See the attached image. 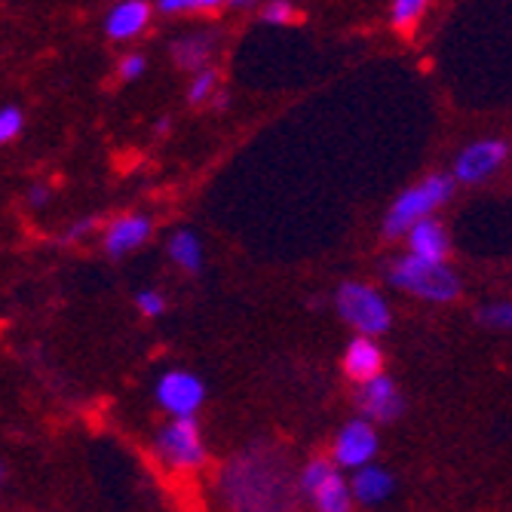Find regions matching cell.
Masks as SVG:
<instances>
[{
	"label": "cell",
	"mask_w": 512,
	"mask_h": 512,
	"mask_svg": "<svg viewBox=\"0 0 512 512\" xmlns=\"http://www.w3.org/2000/svg\"><path fill=\"white\" fill-rule=\"evenodd\" d=\"M221 488L240 509H273L286 494V467L270 454H246L227 467Z\"/></svg>",
	"instance_id": "1"
},
{
	"label": "cell",
	"mask_w": 512,
	"mask_h": 512,
	"mask_svg": "<svg viewBox=\"0 0 512 512\" xmlns=\"http://www.w3.org/2000/svg\"><path fill=\"white\" fill-rule=\"evenodd\" d=\"M390 283L402 292H411L424 301H454L460 295V279L445 261H430L421 255H402L390 264Z\"/></svg>",
	"instance_id": "2"
},
{
	"label": "cell",
	"mask_w": 512,
	"mask_h": 512,
	"mask_svg": "<svg viewBox=\"0 0 512 512\" xmlns=\"http://www.w3.org/2000/svg\"><path fill=\"white\" fill-rule=\"evenodd\" d=\"M454 181H457V175H427L421 184L402 191L384 218V234L390 240L405 237L417 221L433 215L442 203H448L454 197Z\"/></svg>",
	"instance_id": "3"
},
{
	"label": "cell",
	"mask_w": 512,
	"mask_h": 512,
	"mask_svg": "<svg viewBox=\"0 0 512 512\" xmlns=\"http://www.w3.org/2000/svg\"><path fill=\"white\" fill-rule=\"evenodd\" d=\"M338 313L359 335H381L390 329V307L378 289L365 283H344L338 289Z\"/></svg>",
	"instance_id": "4"
},
{
	"label": "cell",
	"mask_w": 512,
	"mask_h": 512,
	"mask_svg": "<svg viewBox=\"0 0 512 512\" xmlns=\"http://www.w3.org/2000/svg\"><path fill=\"white\" fill-rule=\"evenodd\" d=\"M157 451L172 470H200L206 463V445L200 439V427L194 421V414L175 417L166 430H160Z\"/></svg>",
	"instance_id": "5"
},
{
	"label": "cell",
	"mask_w": 512,
	"mask_h": 512,
	"mask_svg": "<svg viewBox=\"0 0 512 512\" xmlns=\"http://www.w3.org/2000/svg\"><path fill=\"white\" fill-rule=\"evenodd\" d=\"M509 157V145L500 142V138H482V142H473L470 148H463L457 163H454V175L463 184H479L485 178H491L503 160Z\"/></svg>",
	"instance_id": "6"
},
{
	"label": "cell",
	"mask_w": 512,
	"mask_h": 512,
	"mask_svg": "<svg viewBox=\"0 0 512 512\" xmlns=\"http://www.w3.org/2000/svg\"><path fill=\"white\" fill-rule=\"evenodd\" d=\"M203 399H206V387L197 375H191V371H169V375H163L157 384V402L172 417L194 414L203 405Z\"/></svg>",
	"instance_id": "7"
},
{
	"label": "cell",
	"mask_w": 512,
	"mask_h": 512,
	"mask_svg": "<svg viewBox=\"0 0 512 512\" xmlns=\"http://www.w3.org/2000/svg\"><path fill=\"white\" fill-rule=\"evenodd\" d=\"M375 454H378V433L368 424V417L350 421L335 439V463L344 470L365 467V463L375 460Z\"/></svg>",
	"instance_id": "8"
},
{
	"label": "cell",
	"mask_w": 512,
	"mask_h": 512,
	"mask_svg": "<svg viewBox=\"0 0 512 512\" xmlns=\"http://www.w3.org/2000/svg\"><path fill=\"white\" fill-rule=\"evenodd\" d=\"M359 408L368 421H378V424H393L396 417L405 411V399L399 396L396 384L384 375H375L371 381L362 384L359 390Z\"/></svg>",
	"instance_id": "9"
},
{
	"label": "cell",
	"mask_w": 512,
	"mask_h": 512,
	"mask_svg": "<svg viewBox=\"0 0 512 512\" xmlns=\"http://www.w3.org/2000/svg\"><path fill=\"white\" fill-rule=\"evenodd\" d=\"M151 237V218L145 215H120L105 230V252L111 258H123L135 246H142Z\"/></svg>",
	"instance_id": "10"
},
{
	"label": "cell",
	"mask_w": 512,
	"mask_h": 512,
	"mask_svg": "<svg viewBox=\"0 0 512 512\" xmlns=\"http://www.w3.org/2000/svg\"><path fill=\"white\" fill-rule=\"evenodd\" d=\"M344 371L359 384L381 375V371H384V353H381V347L375 341H371V335H359V338H353L347 344Z\"/></svg>",
	"instance_id": "11"
},
{
	"label": "cell",
	"mask_w": 512,
	"mask_h": 512,
	"mask_svg": "<svg viewBox=\"0 0 512 512\" xmlns=\"http://www.w3.org/2000/svg\"><path fill=\"white\" fill-rule=\"evenodd\" d=\"M151 22V7L145 4V0H123V4H117L108 19H105V31L108 37L114 40H129L135 34H142Z\"/></svg>",
	"instance_id": "12"
},
{
	"label": "cell",
	"mask_w": 512,
	"mask_h": 512,
	"mask_svg": "<svg viewBox=\"0 0 512 512\" xmlns=\"http://www.w3.org/2000/svg\"><path fill=\"white\" fill-rule=\"evenodd\" d=\"M408 249L421 258H430V261H445L448 255V234L445 227L436 221V218H421L411 230H408Z\"/></svg>",
	"instance_id": "13"
},
{
	"label": "cell",
	"mask_w": 512,
	"mask_h": 512,
	"mask_svg": "<svg viewBox=\"0 0 512 512\" xmlns=\"http://www.w3.org/2000/svg\"><path fill=\"white\" fill-rule=\"evenodd\" d=\"M350 488H353V500L356 503H362V506H378V503L390 500L396 482H393V476L387 470L365 463V467H359V473L353 476Z\"/></svg>",
	"instance_id": "14"
},
{
	"label": "cell",
	"mask_w": 512,
	"mask_h": 512,
	"mask_svg": "<svg viewBox=\"0 0 512 512\" xmlns=\"http://www.w3.org/2000/svg\"><path fill=\"white\" fill-rule=\"evenodd\" d=\"M313 503L322 512H347L353 506V488L344 482V476L335 470L329 479H325L316 491H313Z\"/></svg>",
	"instance_id": "15"
},
{
	"label": "cell",
	"mask_w": 512,
	"mask_h": 512,
	"mask_svg": "<svg viewBox=\"0 0 512 512\" xmlns=\"http://www.w3.org/2000/svg\"><path fill=\"white\" fill-rule=\"evenodd\" d=\"M169 255L181 270H188V273H197L203 267V246L191 230H175L169 240Z\"/></svg>",
	"instance_id": "16"
},
{
	"label": "cell",
	"mask_w": 512,
	"mask_h": 512,
	"mask_svg": "<svg viewBox=\"0 0 512 512\" xmlns=\"http://www.w3.org/2000/svg\"><path fill=\"white\" fill-rule=\"evenodd\" d=\"M172 56H175V65L178 68H184V71H200L203 62L212 56V40L209 37H200V34L181 37L172 46Z\"/></svg>",
	"instance_id": "17"
},
{
	"label": "cell",
	"mask_w": 512,
	"mask_h": 512,
	"mask_svg": "<svg viewBox=\"0 0 512 512\" xmlns=\"http://www.w3.org/2000/svg\"><path fill=\"white\" fill-rule=\"evenodd\" d=\"M427 7H430V0H393V13H390L393 28L408 34L417 25V19L424 16Z\"/></svg>",
	"instance_id": "18"
},
{
	"label": "cell",
	"mask_w": 512,
	"mask_h": 512,
	"mask_svg": "<svg viewBox=\"0 0 512 512\" xmlns=\"http://www.w3.org/2000/svg\"><path fill=\"white\" fill-rule=\"evenodd\" d=\"M335 473V467L329 460H322V457H316V460H310L307 467H304V473H301V491L307 494V497H313V491L329 479Z\"/></svg>",
	"instance_id": "19"
},
{
	"label": "cell",
	"mask_w": 512,
	"mask_h": 512,
	"mask_svg": "<svg viewBox=\"0 0 512 512\" xmlns=\"http://www.w3.org/2000/svg\"><path fill=\"white\" fill-rule=\"evenodd\" d=\"M215 86H218V74H215V71H200V74L191 80V89H188V102H194V105H203L209 96H215Z\"/></svg>",
	"instance_id": "20"
},
{
	"label": "cell",
	"mask_w": 512,
	"mask_h": 512,
	"mask_svg": "<svg viewBox=\"0 0 512 512\" xmlns=\"http://www.w3.org/2000/svg\"><path fill=\"white\" fill-rule=\"evenodd\" d=\"M22 123H25V117L19 108H13V105L0 108V142H13V138L22 132Z\"/></svg>",
	"instance_id": "21"
},
{
	"label": "cell",
	"mask_w": 512,
	"mask_h": 512,
	"mask_svg": "<svg viewBox=\"0 0 512 512\" xmlns=\"http://www.w3.org/2000/svg\"><path fill=\"white\" fill-rule=\"evenodd\" d=\"M479 319L491 329H509L512 332V304H494V307H485L479 313Z\"/></svg>",
	"instance_id": "22"
},
{
	"label": "cell",
	"mask_w": 512,
	"mask_h": 512,
	"mask_svg": "<svg viewBox=\"0 0 512 512\" xmlns=\"http://www.w3.org/2000/svg\"><path fill=\"white\" fill-rule=\"evenodd\" d=\"M261 19L270 22V25H289L295 19V10H292L289 0H273V4H267L261 10Z\"/></svg>",
	"instance_id": "23"
},
{
	"label": "cell",
	"mask_w": 512,
	"mask_h": 512,
	"mask_svg": "<svg viewBox=\"0 0 512 512\" xmlns=\"http://www.w3.org/2000/svg\"><path fill=\"white\" fill-rule=\"evenodd\" d=\"M135 304H138V310H142L145 316H160L163 310H166V301H163V295L160 292H154V289H145V292H138L135 295Z\"/></svg>",
	"instance_id": "24"
},
{
	"label": "cell",
	"mask_w": 512,
	"mask_h": 512,
	"mask_svg": "<svg viewBox=\"0 0 512 512\" xmlns=\"http://www.w3.org/2000/svg\"><path fill=\"white\" fill-rule=\"evenodd\" d=\"M145 68H148L145 56H126V59L117 65V71H120L123 80H138V77L145 74Z\"/></svg>",
	"instance_id": "25"
},
{
	"label": "cell",
	"mask_w": 512,
	"mask_h": 512,
	"mask_svg": "<svg viewBox=\"0 0 512 512\" xmlns=\"http://www.w3.org/2000/svg\"><path fill=\"white\" fill-rule=\"evenodd\" d=\"M160 13H191V10H200V0H157Z\"/></svg>",
	"instance_id": "26"
},
{
	"label": "cell",
	"mask_w": 512,
	"mask_h": 512,
	"mask_svg": "<svg viewBox=\"0 0 512 512\" xmlns=\"http://www.w3.org/2000/svg\"><path fill=\"white\" fill-rule=\"evenodd\" d=\"M92 227H96V218H83V221H77L71 230H65V234L59 237V243H77L80 237H86V234H89Z\"/></svg>",
	"instance_id": "27"
},
{
	"label": "cell",
	"mask_w": 512,
	"mask_h": 512,
	"mask_svg": "<svg viewBox=\"0 0 512 512\" xmlns=\"http://www.w3.org/2000/svg\"><path fill=\"white\" fill-rule=\"evenodd\" d=\"M46 200H50V191H46L43 184H34V188L28 191V203L31 206H43Z\"/></svg>",
	"instance_id": "28"
},
{
	"label": "cell",
	"mask_w": 512,
	"mask_h": 512,
	"mask_svg": "<svg viewBox=\"0 0 512 512\" xmlns=\"http://www.w3.org/2000/svg\"><path fill=\"white\" fill-rule=\"evenodd\" d=\"M224 4H230V0H200V10H218Z\"/></svg>",
	"instance_id": "29"
},
{
	"label": "cell",
	"mask_w": 512,
	"mask_h": 512,
	"mask_svg": "<svg viewBox=\"0 0 512 512\" xmlns=\"http://www.w3.org/2000/svg\"><path fill=\"white\" fill-rule=\"evenodd\" d=\"M227 102H230L227 92H218V96H215V108H227Z\"/></svg>",
	"instance_id": "30"
},
{
	"label": "cell",
	"mask_w": 512,
	"mask_h": 512,
	"mask_svg": "<svg viewBox=\"0 0 512 512\" xmlns=\"http://www.w3.org/2000/svg\"><path fill=\"white\" fill-rule=\"evenodd\" d=\"M255 0H230V7H237V10H243V7H252Z\"/></svg>",
	"instance_id": "31"
},
{
	"label": "cell",
	"mask_w": 512,
	"mask_h": 512,
	"mask_svg": "<svg viewBox=\"0 0 512 512\" xmlns=\"http://www.w3.org/2000/svg\"><path fill=\"white\" fill-rule=\"evenodd\" d=\"M157 132H160V135L169 132V120H157Z\"/></svg>",
	"instance_id": "32"
}]
</instances>
